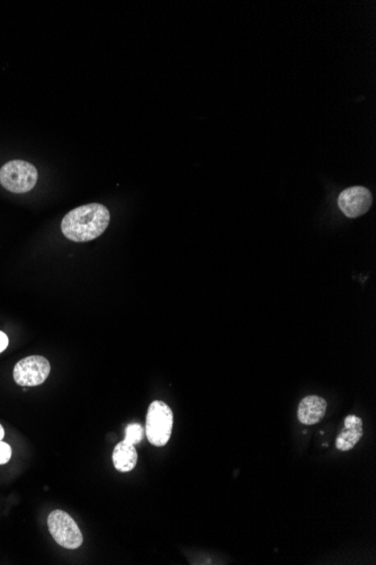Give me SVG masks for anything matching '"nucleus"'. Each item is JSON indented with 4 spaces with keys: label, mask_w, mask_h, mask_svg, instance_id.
<instances>
[{
    "label": "nucleus",
    "mask_w": 376,
    "mask_h": 565,
    "mask_svg": "<svg viewBox=\"0 0 376 565\" xmlns=\"http://www.w3.org/2000/svg\"><path fill=\"white\" fill-rule=\"evenodd\" d=\"M109 209L101 203H88L69 211L63 217L61 230L68 240L85 243L99 237L109 225Z\"/></svg>",
    "instance_id": "1"
},
{
    "label": "nucleus",
    "mask_w": 376,
    "mask_h": 565,
    "mask_svg": "<svg viewBox=\"0 0 376 565\" xmlns=\"http://www.w3.org/2000/svg\"><path fill=\"white\" fill-rule=\"evenodd\" d=\"M174 414L162 401H153L148 409L145 436L151 445L162 447L172 437Z\"/></svg>",
    "instance_id": "2"
},
{
    "label": "nucleus",
    "mask_w": 376,
    "mask_h": 565,
    "mask_svg": "<svg viewBox=\"0 0 376 565\" xmlns=\"http://www.w3.org/2000/svg\"><path fill=\"white\" fill-rule=\"evenodd\" d=\"M38 174L34 165L25 161H9L0 168V184L13 193H28L38 182Z\"/></svg>",
    "instance_id": "3"
},
{
    "label": "nucleus",
    "mask_w": 376,
    "mask_h": 565,
    "mask_svg": "<svg viewBox=\"0 0 376 565\" xmlns=\"http://www.w3.org/2000/svg\"><path fill=\"white\" fill-rule=\"evenodd\" d=\"M50 534L60 547L76 549L82 547L84 538L78 524L66 511L55 510L48 517Z\"/></svg>",
    "instance_id": "4"
},
{
    "label": "nucleus",
    "mask_w": 376,
    "mask_h": 565,
    "mask_svg": "<svg viewBox=\"0 0 376 565\" xmlns=\"http://www.w3.org/2000/svg\"><path fill=\"white\" fill-rule=\"evenodd\" d=\"M51 372L49 360L42 355H30L15 365L14 380L21 386L33 387L43 384Z\"/></svg>",
    "instance_id": "5"
},
{
    "label": "nucleus",
    "mask_w": 376,
    "mask_h": 565,
    "mask_svg": "<svg viewBox=\"0 0 376 565\" xmlns=\"http://www.w3.org/2000/svg\"><path fill=\"white\" fill-rule=\"evenodd\" d=\"M372 193L364 186H352L341 192L338 205L345 216L358 218L370 210L372 205Z\"/></svg>",
    "instance_id": "6"
},
{
    "label": "nucleus",
    "mask_w": 376,
    "mask_h": 565,
    "mask_svg": "<svg viewBox=\"0 0 376 565\" xmlns=\"http://www.w3.org/2000/svg\"><path fill=\"white\" fill-rule=\"evenodd\" d=\"M327 410V402L320 396H306L297 409V419L301 424L314 426L324 419Z\"/></svg>",
    "instance_id": "7"
},
{
    "label": "nucleus",
    "mask_w": 376,
    "mask_h": 565,
    "mask_svg": "<svg viewBox=\"0 0 376 565\" xmlns=\"http://www.w3.org/2000/svg\"><path fill=\"white\" fill-rule=\"evenodd\" d=\"M345 428L336 440V447L341 451H348L358 445L363 437V421L356 415H348L345 419Z\"/></svg>",
    "instance_id": "8"
},
{
    "label": "nucleus",
    "mask_w": 376,
    "mask_h": 565,
    "mask_svg": "<svg viewBox=\"0 0 376 565\" xmlns=\"http://www.w3.org/2000/svg\"><path fill=\"white\" fill-rule=\"evenodd\" d=\"M137 463L138 453L134 445L123 440L115 446L113 451V464L116 470L123 473L131 472Z\"/></svg>",
    "instance_id": "9"
},
{
    "label": "nucleus",
    "mask_w": 376,
    "mask_h": 565,
    "mask_svg": "<svg viewBox=\"0 0 376 565\" xmlns=\"http://www.w3.org/2000/svg\"><path fill=\"white\" fill-rule=\"evenodd\" d=\"M145 437V429L142 428L141 424H132L126 426V441L132 443V445H138L141 443L142 439Z\"/></svg>",
    "instance_id": "10"
},
{
    "label": "nucleus",
    "mask_w": 376,
    "mask_h": 565,
    "mask_svg": "<svg viewBox=\"0 0 376 565\" xmlns=\"http://www.w3.org/2000/svg\"><path fill=\"white\" fill-rule=\"evenodd\" d=\"M11 458V448L9 443L0 440V465L7 464Z\"/></svg>",
    "instance_id": "11"
},
{
    "label": "nucleus",
    "mask_w": 376,
    "mask_h": 565,
    "mask_svg": "<svg viewBox=\"0 0 376 565\" xmlns=\"http://www.w3.org/2000/svg\"><path fill=\"white\" fill-rule=\"evenodd\" d=\"M9 347V338L4 332L0 330V353L5 351L6 348Z\"/></svg>",
    "instance_id": "12"
},
{
    "label": "nucleus",
    "mask_w": 376,
    "mask_h": 565,
    "mask_svg": "<svg viewBox=\"0 0 376 565\" xmlns=\"http://www.w3.org/2000/svg\"><path fill=\"white\" fill-rule=\"evenodd\" d=\"M4 437H5V430H4L3 426L0 424V440H3Z\"/></svg>",
    "instance_id": "13"
}]
</instances>
